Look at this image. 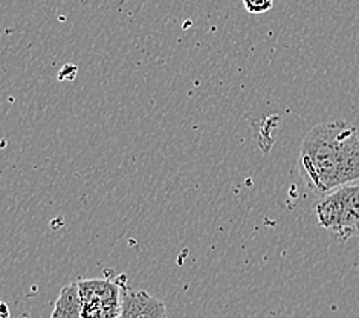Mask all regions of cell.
<instances>
[{
  "mask_svg": "<svg viewBox=\"0 0 359 318\" xmlns=\"http://www.w3.org/2000/svg\"><path fill=\"white\" fill-rule=\"evenodd\" d=\"M298 168L307 188L323 196L359 180V133L343 119L321 123L306 133Z\"/></svg>",
  "mask_w": 359,
  "mask_h": 318,
  "instance_id": "6da1fadb",
  "label": "cell"
},
{
  "mask_svg": "<svg viewBox=\"0 0 359 318\" xmlns=\"http://www.w3.org/2000/svg\"><path fill=\"white\" fill-rule=\"evenodd\" d=\"M318 225L346 242L359 237V180L323 194L315 205Z\"/></svg>",
  "mask_w": 359,
  "mask_h": 318,
  "instance_id": "7a4b0ae2",
  "label": "cell"
},
{
  "mask_svg": "<svg viewBox=\"0 0 359 318\" xmlns=\"http://www.w3.org/2000/svg\"><path fill=\"white\" fill-rule=\"evenodd\" d=\"M81 318H118L121 311V281L80 280Z\"/></svg>",
  "mask_w": 359,
  "mask_h": 318,
  "instance_id": "3957f363",
  "label": "cell"
},
{
  "mask_svg": "<svg viewBox=\"0 0 359 318\" xmlns=\"http://www.w3.org/2000/svg\"><path fill=\"white\" fill-rule=\"evenodd\" d=\"M118 318H167V307L150 292L132 291L121 283V311Z\"/></svg>",
  "mask_w": 359,
  "mask_h": 318,
  "instance_id": "277c9868",
  "label": "cell"
},
{
  "mask_svg": "<svg viewBox=\"0 0 359 318\" xmlns=\"http://www.w3.org/2000/svg\"><path fill=\"white\" fill-rule=\"evenodd\" d=\"M50 318H81V298L79 281H72L60 291V296L57 298Z\"/></svg>",
  "mask_w": 359,
  "mask_h": 318,
  "instance_id": "5b68a950",
  "label": "cell"
},
{
  "mask_svg": "<svg viewBox=\"0 0 359 318\" xmlns=\"http://www.w3.org/2000/svg\"><path fill=\"white\" fill-rule=\"evenodd\" d=\"M243 6L250 14H264L272 10L273 0H243Z\"/></svg>",
  "mask_w": 359,
  "mask_h": 318,
  "instance_id": "8992f818",
  "label": "cell"
},
{
  "mask_svg": "<svg viewBox=\"0 0 359 318\" xmlns=\"http://www.w3.org/2000/svg\"><path fill=\"white\" fill-rule=\"evenodd\" d=\"M0 318H11L10 307L5 302H0Z\"/></svg>",
  "mask_w": 359,
  "mask_h": 318,
  "instance_id": "52a82bcc",
  "label": "cell"
}]
</instances>
